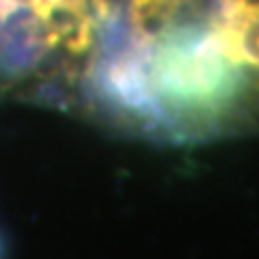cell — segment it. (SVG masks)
Wrapping results in <instances>:
<instances>
[{"instance_id":"cell-1","label":"cell","mask_w":259,"mask_h":259,"mask_svg":"<svg viewBox=\"0 0 259 259\" xmlns=\"http://www.w3.org/2000/svg\"><path fill=\"white\" fill-rule=\"evenodd\" d=\"M136 41L149 104L145 134L175 143L203 141L244 119L259 84L227 54L209 20L175 18Z\"/></svg>"},{"instance_id":"cell-2","label":"cell","mask_w":259,"mask_h":259,"mask_svg":"<svg viewBox=\"0 0 259 259\" xmlns=\"http://www.w3.org/2000/svg\"><path fill=\"white\" fill-rule=\"evenodd\" d=\"M190 0H130L127 28L136 39H147L168 22H173Z\"/></svg>"},{"instance_id":"cell-3","label":"cell","mask_w":259,"mask_h":259,"mask_svg":"<svg viewBox=\"0 0 259 259\" xmlns=\"http://www.w3.org/2000/svg\"><path fill=\"white\" fill-rule=\"evenodd\" d=\"M0 259H5V242H3V236H0Z\"/></svg>"}]
</instances>
